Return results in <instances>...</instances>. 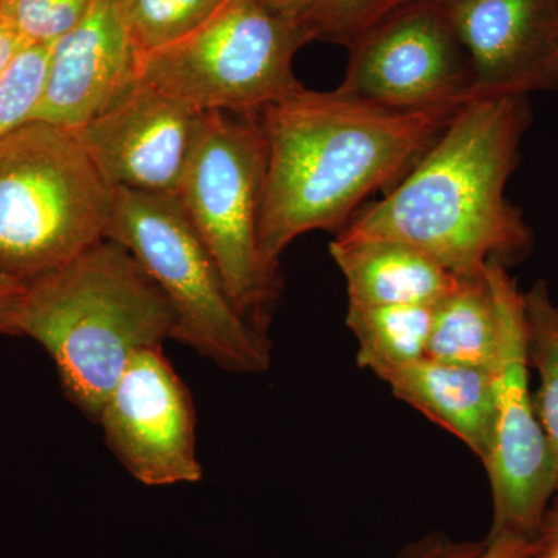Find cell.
Listing matches in <instances>:
<instances>
[{
  "mask_svg": "<svg viewBox=\"0 0 558 558\" xmlns=\"http://www.w3.org/2000/svg\"><path fill=\"white\" fill-rule=\"evenodd\" d=\"M498 344L497 300L487 269L478 277L459 279L435 306L425 357L492 373Z\"/></svg>",
  "mask_w": 558,
  "mask_h": 558,
  "instance_id": "2e32d148",
  "label": "cell"
},
{
  "mask_svg": "<svg viewBox=\"0 0 558 558\" xmlns=\"http://www.w3.org/2000/svg\"><path fill=\"white\" fill-rule=\"evenodd\" d=\"M527 98L464 102L387 196L343 230L405 242L459 278L523 259L534 234L506 190L532 123Z\"/></svg>",
  "mask_w": 558,
  "mask_h": 558,
  "instance_id": "7a4b0ae2",
  "label": "cell"
},
{
  "mask_svg": "<svg viewBox=\"0 0 558 558\" xmlns=\"http://www.w3.org/2000/svg\"><path fill=\"white\" fill-rule=\"evenodd\" d=\"M92 0H0V16L27 44H53L72 31Z\"/></svg>",
  "mask_w": 558,
  "mask_h": 558,
  "instance_id": "7402d4cb",
  "label": "cell"
},
{
  "mask_svg": "<svg viewBox=\"0 0 558 558\" xmlns=\"http://www.w3.org/2000/svg\"><path fill=\"white\" fill-rule=\"evenodd\" d=\"M25 281L0 274V336H17L20 312Z\"/></svg>",
  "mask_w": 558,
  "mask_h": 558,
  "instance_id": "cb8c5ba5",
  "label": "cell"
},
{
  "mask_svg": "<svg viewBox=\"0 0 558 558\" xmlns=\"http://www.w3.org/2000/svg\"><path fill=\"white\" fill-rule=\"evenodd\" d=\"M447 7L472 62V98L558 90V0H457Z\"/></svg>",
  "mask_w": 558,
  "mask_h": 558,
  "instance_id": "7c38bea8",
  "label": "cell"
},
{
  "mask_svg": "<svg viewBox=\"0 0 558 558\" xmlns=\"http://www.w3.org/2000/svg\"><path fill=\"white\" fill-rule=\"evenodd\" d=\"M347 281L348 304H432L457 288L459 277L405 242L341 230L329 245Z\"/></svg>",
  "mask_w": 558,
  "mask_h": 558,
  "instance_id": "5bb4252c",
  "label": "cell"
},
{
  "mask_svg": "<svg viewBox=\"0 0 558 558\" xmlns=\"http://www.w3.org/2000/svg\"><path fill=\"white\" fill-rule=\"evenodd\" d=\"M483 548L484 542H459L446 535L433 534L410 545L399 558H476Z\"/></svg>",
  "mask_w": 558,
  "mask_h": 558,
  "instance_id": "603a6c76",
  "label": "cell"
},
{
  "mask_svg": "<svg viewBox=\"0 0 558 558\" xmlns=\"http://www.w3.org/2000/svg\"><path fill=\"white\" fill-rule=\"evenodd\" d=\"M266 140L258 116L202 113L178 197L242 317L267 332L279 274L259 252Z\"/></svg>",
  "mask_w": 558,
  "mask_h": 558,
  "instance_id": "8992f818",
  "label": "cell"
},
{
  "mask_svg": "<svg viewBox=\"0 0 558 558\" xmlns=\"http://www.w3.org/2000/svg\"><path fill=\"white\" fill-rule=\"evenodd\" d=\"M264 5L269 7L270 10L277 13L284 14V16L295 17L299 20L301 14L304 13L315 0H259Z\"/></svg>",
  "mask_w": 558,
  "mask_h": 558,
  "instance_id": "4316f807",
  "label": "cell"
},
{
  "mask_svg": "<svg viewBox=\"0 0 558 558\" xmlns=\"http://www.w3.org/2000/svg\"><path fill=\"white\" fill-rule=\"evenodd\" d=\"M51 44H28L0 72V138L31 121L49 72Z\"/></svg>",
  "mask_w": 558,
  "mask_h": 558,
  "instance_id": "44dd1931",
  "label": "cell"
},
{
  "mask_svg": "<svg viewBox=\"0 0 558 558\" xmlns=\"http://www.w3.org/2000/svg\"><path fill=\"white\" fill-rule=\"evenodd\" d=\"M116 190L75 131L32 120L0 138V274L28 281L105 240Z\"/></svg>",
  "mask_w": 558,
  "mask_h": 558,
  "instance_id": "277c9868",
  "label": "cell"
},
{
  "mask_svg": "<svg viewBox=\"0 0 558 558\" xmlns=\"http://www.w3.org/2000/svg\"><path fill=\"white\" fill-rule=\"evenodd\" d=\"M97 422L113 457L138 483L178 486L204 476L193 398L161 348L131 360Z\"/></svg>",
  "mask_w": 558,
  "mask_h": 558,
  "instance_id": "30bf717a",
  "label": "cell"
},
{
  "mask_svg": "<svg viewBox=\"0 0 558 558\" xmlns=\"http://www.w3.org/2000/svg\"><path fill=\"white\" fill-rule=\"evenodd\" d=\"M524 303L529 363L531 369L538 374V389L534 395L535 411L556 470V495L550 508H558V306L545 281L532 284L524 293Z\"/></svg>",
  "mask_w": 558,
  "mask_h": 558,
  "instance_id": "ac0fdd59",
  "label": "cell"
},
{
  "mask_svg": "<svg viewBox=\"0 0 558 558\" xmlns=\"http://www.w3.org/2000/svg\"><path fill=\"white\" fill-rule=\"evenodd\" d=\"M106 238L130 250L170 301L178 319L175 341L227 373L270 368L269 336L234 306L178 197L116 190Z\"/></svg>",
  "mask_w": 558,
  "mask_h": 558,
  "instance_id": "5b68a950",
  "label": "cell"
},
{
  "mask_svg": "<svg viewBox=\"0 0 558 558\" xmlns=\"http://www.w3.org/2000/svg\"><path fill=\"white\" fill-rule=\"evenodd\" d=\"M537 550L535 539L501 534L484 539V548L476 558H534Z\"/></svg>",
  "mask_w": 558,
  "mask_h": 558,
  "instance_id": "d4e9b609",
  "label": "cell"
},
{
  "mask_svg": "<svg viewBox=\"0 0 558 558\" xmlns=\"http://www.w3.org/2000/svg\"><path fill=\"white\" fill-rule=\"evenodd\" d=\"M459 108L389 109L301 84L264 109V264L278 274L282 253L296 238L343 230L363 202L392 189L416 165Z\"/></svg>",
  "mask_w": 558,
  "mask_h": 558,
  "instance_id": "6da1fadb",
  "label": "cell"
},
{
  "mask_svg": "<svg viewBox=\"0 0 558 558\" xmlns=\"http://www.w3.org/2000/svg\"><path fill=\"white\" fill-rule=\"evenodd\" d=\"M138 62L113 0H92L78 25L51 44L46 87L31 121L81 130L137 81Z\"/></svg>",
  "mask_w": 558,
  "mask_h": 558,
  "instance_id": "4fadbf2b",
  "label": "cell"
},
{
  "mask_svg": "<svg viewBox=\"0 0 558 558\" xmlns=\"http://www.w3.org/2000/svg\"><path fill=\"white\" fill-rule=\"evenodd\" d=\"M435 306H354L348 304L347 326L357 341V362L379 379L389 371L425 359Z\"/></svg>",
  "mask_w": 558,
  "mask_h": 558,
  "instance_id": "e0dca14e",
  "label": "cell"
},
{
  "mask_svg": "<svg viewBox=\"0 0 558 558\" xmlns=\"http://www.w3.org/2000/svg\"><path fill=\"white\" fill-rule=\"evenodd\" d=\"M339 90L399 110L459 108L472 100V62L449 7L411 0L360 36Z\"/></svg>",
  "mask_w": 558,
  "mask_h": 558,
  "instance_id": "9c48e42d",
  "label": "cell"
},
{
  "mask_svg": "<svg viewBox=\"0 0 558 558\" xmlns=\"http://www.w3.org/2000/svg\"><path fill=\"white\" fill-rule=\"evenodd\" d=\"M380 380L387 381L396 398L461 440L484 464L494 428L492 373L425 357L389 371Z\"/></svg>",
  "mask_w": 558,
  "mask_h": 558,
  "instance_id": "9a60e30c",
  "label": "cell"
},
{
  "mask_svg": "<svg viewBox=\"0 0 558 558\" xmlns=\"http://www.w3.org/2000/svg\"><path fill=\"white\" fill-rule=\"evenodd\" d=\"M534 558H558V542L550 545L539 546L537 556Z\"/></svg>",
  "mask_w": 558,
  "mask_h": 558,
  "instance_id": "f1b7e54d",
  "label": "cell"
},
{
  "mask_svg": "<svg viewBox=\"0 0 558 558\" xmlns=\"http://www.w3.org/2000/svg\"><path fill=\"white\" fill-rule=\"evenodd\" d=\"M411 0H315L299 17L301 28L312 40H328L351 47L389 14Z\"/></svg>",
  "mask_w": 558,
  "mask_h": 558,
  "instance_id": "ffe728a7",
  "label": "cell"
},
{
  "mask_svg": "<svg viewBox=\"0 0 558 558\" xmlns=\"http://www.w3.org/2000/svg\"><path fill=\"white\" fill-rule=\"evenodd\" d=\"M429 2L440 3V5H450V3L457 2V0H429Z\"/></svg>",
  "mask_w": 558,
  "mask_h": 558,
  "instance_id": "f546056e",
  "label": "cell"
},
{
  "mask_svg": "<svg viewBox=\"0 0 558 558\" xmlns=\"http://www.w3.org/2000/svg\"><path fill=\"white\" fill-rule=\"evenodd\" d=\"M175 326L159 286L109 238L25 281L16 323L17 336L50 355L65 398L94 422L131 360L174 340Z\"/></svg>",
  "mask_w": 558,
  "mask_h": 558,
  "instance_id": "3957f363",
  "label": "cell"
},
{
  "mask_svg": "<svg viewBox=\"0 0 558 558\" xmlns=\"http://www.w3.org/2000/svg\"><path fill=\"white\" fill-rule=\"evenodd\" d=\"M537 546L550 545V543L558 542V508H550L546 513V519L543 521L542 531H539Z\"/></svg>",
  "mask_w": 558,
  "mask_h": 558,
  "instance_id": "83f0119b",
  "label": "cell"
},
{
  "mask_svg": "<svg viewBox=\"0 0 558 558\" xmlns=\"http://www.w3.org/2000/svg\"><path fill=\"white\" fill-rule=\"evenodd\" d=\"M28 44L13 31V27L0 16V72L9 68L11 61L27 47Z\"/></svg>",
  "mask_w": 558,
  "mask_h": 558,
  "instance_id": "484cf974",
  "label": "cell"
},
{
  "mask_svg": "<svg viewBox=\"0 0 558 558\" xmlns=\"http://www.w3.org/2000/svg\"><path fill=\"white\" fill-rule=\"evenodd\" d=\"M124 31L142 54L165 49L211 16L222 0H113Z\"/></svg>",
  "mask_w": 558,
  "mask_h": 558,
  "instance_id": "d6986e66",
  "label": "cell"
},
{
  "mask_svg": "<svg viewBox=\"0 0 558 558\" xmlns=\"http://www.w3.org/2000/svg\"><path fill=\"white\" fill-rule=\"evenodd\" d=\"M499 317L494 380V428L484 468L492 490L488 537L512 534L537 539L556 495V470L529 384L524 293L508 266L487 264Z\"/></svg>",
  "mask_w": 558,
  "mask_h": 558,
  "instance_id": "ba28073f",
  "label": "cell"
},
{
  "mask_svg": "<svg viewBox=\"0 0 558 558\" xmlns=\"http://www.w3.org/2000/svg\"><path fill=\"white\" fill-rule=\"evenodd\" d=\"M307 43L295 17L259 0H222L178 43L142 54L138 78L201 113L258 116L299 89L292 62Z\"/></svg>",
  "mask_w": 558,
  "mask_h": 558,
  "instance_id": "52a82bcc",
  "label": "cell"
},
{
  "mask_svg": "<svg viewBox=\"0 0 558 558\" xmlns=\"http://www.w3.org/2000/svg\"><path fill=\"white\" fill-rule=\"evenodd\" d=\"M202 113L137 78L75 131L113 190L178 194Z\"/></svg>",
  "mask_w": 558,
  "mask_h": 558,
  "instance_id": "8fae6325",
  "label": "cell"
}]
</instances>
